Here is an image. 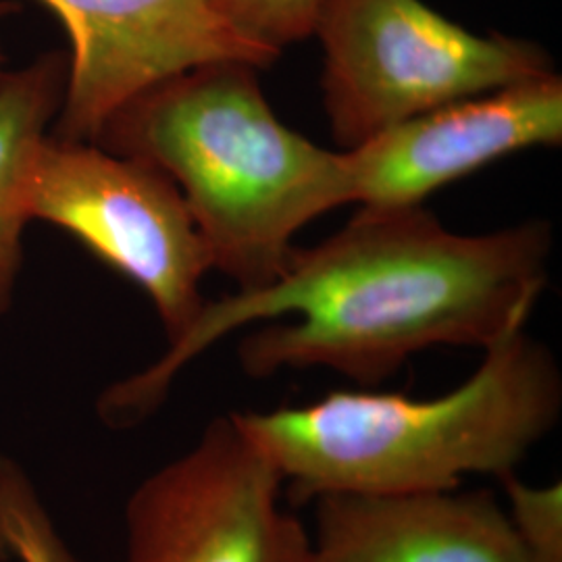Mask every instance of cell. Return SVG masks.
<instances>
[{
	"label": "cell",
	"mask_w": 562,
	"mask_h": 562,
	"mask_svg": "<svg viewBox=\"0 0 562 562\" xmlns=\"http://www.w3.org/2000/svg\"><path fill=\"white\" fill-rule=\"evenodd\" d=\"M325 0H213L222 20L261 48H281L315 34Z\"/></svg>",
	"instance_id": "12"
},
{
	"label": "cell",
	"mask_w": 562,
	"mask_h": 562,
	"mask_svg": "<svg viewBox=\"0 0 562 562\" xmlns=\"http://www.w3.org/2000/svg\"><path fill=\"white\" fill-rule=\"evenodd\" d=\"M69 42L67 81L53 136L94 142L125 102L188 69L240 60L257 69L280 55L241 38L213 0H41Z\"/></svg>",
	"instance_id": "7"
},
{
	"label": "cell",
	"mask_w": 562,
	"mask_h": 562,
	"mask_svg": "<svg viewBox=\"0 0 562 562\" xmlns=\"http://www.w3.org/2000/svg\"><path fill=\"white\" fill-rule=\"evenodd\" d=\"M123 519V562H308L280 473L232 413L146 475Z\"/></svg>",
	"instance_id": "6"
},
{
	"label": "cell",
	"mask_w": 562,
	"mask_h": 562,
	"mask_svg": "<svg viewBox=\"0 0 562 562\" xmlns=\"http://www.w3.org/2000/svg\"><path fill=\"white\" fill-rule=\"evenodd\" d=\"M20 206L27 222L71 234L140 285L169 344L199 317L211 252L180 188L157 165L48 134L21 178Z\"/></svg>",
	"instance_id": "5"
},
{
	"label": "cell",
	"mask_w": 562,
	"mask_h": 562,
	"mask_svg": "<svg viewBox=\"0 0 562 562\" xmlns=\"http://www.w3.org/2000/svg\"><path fill=\"white\" fill-rule=\"evenodd\" d=\"M4 60H7V57H4V50H2V42H0V76L4 71Z\"/></svg>",
	"instance_id": "15"
},
{
	"label": "cell",
	"mask_w": 562,
	"mask_h": 562,
	"mask_svg": "<svg viewBox=\"0 0 562 562\" xmlns=\"http://www.w3.org/2000/svg\"><path fill=\"white\" fill-rule=\"evenodd\" d=\"M20 11V4L13 0H0V21L15 15Z\"/></svg>",
	"instance_id": "14"
},
{
	"label": "cell",
	"mask_w": 562,
	"mask_h": 562,
	"mask_svg": "<svg viewBox=\"0 0 562 562\" xmlns=\"http://www.w3.org/2000/svg\"><path fill=\"white\" fill-rule=\"evenodd\" d=\"M65 81L63 53L42 55L0 76V317L13 306L23 261L21 236L27 220L20 206L21 178L59 115Z\"/></svg>",
	"instance_id": "10"
},
{
	"label": "cell",
	"mask_w": 562,
	"mask_h": 562,
	"mask_svg": "<svg viewBox=\"0 0 562 562\" xmlns=\"http://www.w3.org/2000/svg\"><path fill=\"white\" fill-rule=\"evenodd\" d=\"M313 504L308 562H536L485 490L325 494Z\"/></svg>",
	"instance_id": "9"
},
{
	"label": "cell",
	"mask_w": 562,
	"mask_h": 562,
	"mask_svg": "<svg viewBox=\"0 0 562 562\" xmlns=\"http://www.w3.org/2000/svg\"><path fill=\"white\" fill-rule=\"evenodd\" d=\"M323 102L346 150L450 102L554 74L536 42L477 36L422 0H325Z\"/></svg>",
	"instance_id": "4"
},
{
	"label": "cell",
	"mask_w": 562,
	"mask_h": 562,
	"mask_svg": "<svg viewBox=\"0 0 562 562\" xmlns=\"http://www.w3.org/2000/svg\"><path fill=\"white\" fill-rule=\"evenodd\" d=\"M0 562H83L27 473H0Z\"/></svg>",
	"instance_id": "11"
},
{
	"label": "cell",
	"mask_w": 562,
	"mask_h": 562,
	"mask_svg": "<svg viewBox=\"0 0 562 562\" xmlns=\"http://www.w3.org/2000/svg\"><path fill=\"white\" fill-rule=\"evenodd\" d=\"M561 140L562 80L550 74L402 121L344 150V161L352 202L398 209L510 153Z\"/></svg>",
	"instance_id": "8"
},
{
	"label": "cell",
	"mask_w": 562,
	"mask_h": 562,
	"mask_svg": "<svg viewBox=\"0 0 562 562\" xmlns=\"http://www.w3.org/2000/svg\"><path fill=\"white\" fill-rule=\"evenodd\" d=\"M501 483L504 510L529 554L536 562H562L561 482L531 485L515 473Z\"/></svg>",
	"instance_id": "13"
},
{
	"label": "cell",
	"mask_w": 562,
	"mask_h": 562,
	"mask_svg": "<svg viewBox=\"0 0 562 562\" xmlns=\"http://www.w3.org/2000/svg\"><path fill=\"white\" fill-rule=\"evenodd\" d=\"M94 144L157 165L188 204L213 269L259 290L288 269L302 225L352 202L344 153L283 125L257 67L220 60L125 102Z\"/></svg>",
	"instance_id": "3"
},
{
	"label": "cell",
	"mask_w": 562,
	"mask_h": 562,
	"mask_svg": "<svg viewBox=\"0 0 562 562\" xmlns=\"http://www.w3.org/2000/svg\"><path fill=\"white\" fill-rule=\"evenodd\" d=\"M552 248L548 223L487 236L443 229L422 204L362 206L336 236L294 248L288 269L259 290L204 302L161 359L109 385L97 413L111 429L150 419L188 362L250 323L238 359L248 378L327 367L361 383L392 378L434 346L490 348L525 327L542 294Z\"/></svg>",
	"instance_id": "1"
},
{
	"label": "cell",
	"mask_w": 562,
	"mask_h": 562,
	"mask_svg": "<svg viewBox=\"0 0 562 562\" xmlns=\"http://www.w3.org/2000/svg\"><path fill=\"white\" fill-rule=\"evenodd\" d=\"M436 398L331 392L302 406L232 413L276 467L290 503L325 494L457 490L469 475H515L557 427L562 378L552 352L519 327Z\"/></svg>",
	"instance_id": "2"
}]
</instances>
